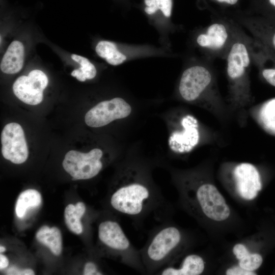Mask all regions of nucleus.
I'll return each mask as SVG.
<instances>
[{
  "instance_id": "obj_1",
  "label": "nucleus",
  "mask_w": 275,
  "mask_h": 275,
  "mask_svg": "<svg viewBox=\"0 0 275 275\" xmlns=\"http://www.w3.org/2000/svg\"><path fill=\"white\" fill-rule=\"evenodd\" d=\"M109 203L112 209L129 218L138 230L153 218L170 220L171 205L154 183L147 165L127 161L120 168Z\"/></svg>"
},
{
  "instance_id": "obj_2",
  "label": "nucleus",
  "mask_w": 275,
  "mask_h": 275,
  "mask_svg": "<svg viewBox=\"0 0 275 275\" xmlns=\"http://www.w3.org/2000/svg\"><path fill=\"white\" fill-rule=\"evenodd\" d=\"M183 241V233L169 221L151 229L145 245L139 249L146 274H155L174 260Z\"/></svg>"
},
{
  "instance_id": "obj_3",
  "label": "nucleus",
  "mask_w": 275,
  "mask_h": 275,
  "mask_svg": "<svg viewBox=\"0 0 275 275\" xmlns=\"http://www.w3.org/2000/svg\"><path fill=\"white\" fill-rule=\"evenodd\" d=\"M100 243L121 263L142 274H146L140 250L130 242L117 220L106 219L98 225Z\"/></svg>"
},
{
  "instance_id": "obj_4",
  "label": "nucleus",
  "mask_w": 275,
  "mask_h": 275,
  "mask_svg": "<svg viewBox=\"0 0 275 275\" xmlns=\"http://www.w3.org/2000/svg\"><path fill=\"white\" fill-rule=\"evenodd\" d=\"M249 37L242 28L225 58L231 92L236 99L245 98L249 94L248 73L252 62L249 46Z\"/></svg>"
},
{
  "instance_id": "obj_5",
  "label": "nucleus",
  "mask_w": 275,
  "mask_h": 275,
  "mask_svg": "<svg viewBox=\"0 0 275 275\" xmlns=\"http://www.w3.org/2000/svg\"><path fill=\"white\" fill-rule=\"evenodd\" d=\"M181 197L190 209L195 206L208 218L223 221L228 218L230 210L216 187L209 183L201 184L196 188L181 186Z\"/></svg>"
},
{
  "instance_id": "obj_6",
  "label": "nucleus",
  "mask_w": 275,
  "mask_h": 275,
  "mask_svg": "<svg viewBox=\"0 0 275 275\" xmlns=\"http://www.w3.org/2000/svg\"><path fill=\"white\" fill-rule=\"evenodd\" d=\"M241 29L242 28L233 21L212 22L198 36L196 42L210 56L225 59L231 44Z\"/></svg>"
},
{
  "instance_id": "obj_7",
  "label": "nucleus",
  "mask_w": 275,
  "mask_h": 275,
  "mask_svg": "<svg viewBox=\"0 0 275 275\" xmlns=\"http://www.w3.org/2000/svg\"><path fill=\"white\" fill-rule=\"evenodd\" d=\"M213 84V75L211 69L203 65H195L183 71L178 91L183 100L195 102L208 94Z\"/></svg>"
},
{
  "instance_id": "obj_8",
  "label": "nucleus",
  "mask_w": 275,
  "mask_h": 275,
  "mask_svg": "<svg viewBox=\"0 0 275 275\" xmlns=\"http://www.w3.org/2000/svg\"><path fill=\"white\" fill-rule=\"evenodd\" d=\"M102 151L94 148L87 153L75 150L68 152L63 161L64 170L73 180H86L96 176L103 168Z\"/></svg>"
},
{
  "instance_id": "obj_9",
  "label": "nucleus",
  "mask_w": 275,
  "mask_h": 275,
  "mask_svg": "<svg viewBox=\"0 0 275 275\" xmlns=\"http://www.w3.org/2000/svg\"><path fill=\"white\" fill-rule=\"evenodd\" d=\"M131 111V106L126 100L115 97L93 106L86 113L85 121L90 127H100L113 121L127 117Z\"/></svg>"
},
{
  "instance_id": "obj_10",
  "label": "nucleus",
  "mask_w": 275,
  "mask_h": 275,
  "mask_svg": "<svg viewBox=\"0 0 275 275\" xmlns=\"http://www.w3.org/2000/svg\"><path fill=\"white\" fill-rule=\"evenodd\" d=\"M48 83L47 76L43 71L33 70L28 76H21L15 80L13 91L15 95L23 102L37 105L42 102L43 92Z\"/></svg>"
},
{
  "instance_id": "obj_11",
  "label": "nucleus",
  "mask_w": 275,
  "mask_h": 275,
  "mask_svg": "<svg viewBox=\"0 0 275 275\" xmlns=\"http://www.w3.org/2000/svg\"><path fill=\"white\" fill-rule=\"evenodd\" d=\"M2 152L4 157L12 162L20 164L26 161L29 155L24 131L16 123L5 125L1 134Z\"/></svg>"
},
{
  "instance_id": "obj_12",
  "label": "nucleus",
  "mask_w": 275,
  "mask_h": 275,
  "mask_svg": "<svg viewBox=\"0 0 275 275\" xmlns=\"http://www.w3.org/2000/svg\"><path fill=\"white\" fill-rule=\"evenodd\" d=\"M234 175L240 196L246 200L254 199L262 187L260 176L255 166L249 163H240L235 168Z\"/></svg>"
},
{
  "instance_id": "obj_13",
  "label": "nucleus",
  "mask_w": 275,
  "mask_h": 275,
  "mask_svg": "<svg viewBox=\"0 0 275 275\" xmlns=\"http://www.w3.org/2000/svg\"><path fill=\"white\" fill-rule=\"evenodd\" d=\"M205 268L204 261L199 255L190 254L185 256L180 265L176 266L166 265L155 274L159 275H199Z\"/></svg>"
},
{
  "instance_id": "obj_14",
  "label": "nucleus",
  "mask_w": 275,
  "mask_h": 275,
  "mask_svg": "<svg viewBox=\"0 0 275 275\" xmlns=\"http://www.w3.org/2000/svg\"><path fill=\"white\" fill-rule=\"evenodd\" d=\"M183 130L175 134L173 141L174 147L180 152H187L196 145L199 134L196 120L191 117H186L182 120Z\"/></svg>"
},
{
  "instance_id": "obj_15",
  "label": "nucleus",
  "mask_w": 275,
  "mask_h": 275,
  "mask_svg": "<svg viewBox=\"0 0 275 275\" xmlns=\"http://www.w3.org/2000/svg\"><path fill=\"white\" fill-rule=\"evenodd\" d=\"M24 58L23 44L17 40L12 41L5 52L1 63V70L6 74H15L22 69Z\"/></svg>"
},
{
  "instance_id": "obj_16",
  "label": "nucleus",
  "mask_w": 275,
  "mask_h": 275,
  "mask_svg": "<svg viewBox=\"0 0 275 275\" xmlns=\"http://www.w3.org/2000/svg\"><path fill=\"white\" fill-rule=\"evenodd\" d=\"M37 240L47 246L56 256H59L62 251V238L60 230L56 227H41L36 234Z\"/></svg>"
},
{
  "instance_id": "obj_17",
  "label": "nucleus",
  "mask_w": 275,
  "mask_h": 275,
  "mask_svg": "<svg viewBox=\"0 0 275 275\" xmlns=\"http://www.w3.org/2000/svg\"><path fill=\"white\" fill-rule=\"evenodd\" d=\"M95 51L100 57L113 66L120 65L126 59V57L119 51L115 43L109 41L99 42L96 46Z\"/></svg>"
},
{
  "instance_id": "obj_18",
  "label": "nucleus",
  "mask_w": 275,
  "mask_h": 275,
  "mask_svg": "<svg viewBox=\"0 0 275 275\" xmlns=\"http://www.w3.org/2000/svg\"><path fill=\"white\" fill-rule=\"evenodd\" d=\"M41 202V194L37 190L29 189L22 191L16 201V215L19 218L23 217L29 209L39 206Z\"/></svg>"
},
{
  "instance_id": "obj_19",
  "label": "nucleus",
  "mask_w": 275,
  "mask_h": 275,
  "mask_svg": "<svg viewBox=\"0 0 275 275\" xmlns=\"http://www.w3.org/2000/svg\"><path fill=\"white\" fill-rule=\"evenodd\" d=\"M71 58L80 65V68L73 70L71 75L80 81L91 79L96 75L95 66L86 58L76 54H72Z\"/></svg>"
},
{
  "instance_id": "obj_20",
  "label": "nucleus",
  "mask_w": 275,
  "mask_h": 275,
  "mask_svg": "<svg viewBox=\"0 0 275 275\" xmlns=\"http://www.w3.org/2000/svg\"><path fill=\"white\" fill-rule=\"evenodd\" d=\"M260 118L266 129L275 133V98L263 104L260 110Z\"/></svg>"
},
{
  "instance_id": "obj_21",
  "label": "nucleus",
  "mask_w": 275,
  "mask_h": 275,
  "mask_svg": "<svg viewBox=\"0 0 275 275\" xmlns=\"http://www.w3.org/2000/svg\"><path fill=\"white\" fill-rule=\"evenodd\" d=\"M64 218L67 227L71 232L76 234L82 232L81 217L76 212L75 205L70 204L66 206L64 211Z\"/></svg>"
},
{
  "instance_id": "obj_22",
  "label": "nucleus",
  "mask_w": 275,
  "mask_h": 275,
  "mask_svg": "<svg viewBox=\"0 0 275 275\" xmlns=\"http://www.w3.org/2000/svg\"><path fill=\"white\" fill-rule=\"evenodd\" d=\"M144 3L146 5L145 11L147 14L152 15L160 11L164 16H171L172 0H144Z\"/></svg>"
},
{
  "instance_id": "obj_23",
  "label": "nucleus",
  "mask_w": 275,
  "mask_h": 275,
  "mask_svg": "<svg viewBox=\"0 0 275 275\" xmlns=\"http://www.w3.org/2000/svg\"><path fill=\"white\" fill-rule=\"evenodd\" d=\"M263 261L261 256L258 254H249L239 260V266L242 268L253 271L258 268Z\"/></svg>"
},
{
  "instance_id": "obj_24",
  "label": "nucleus",
  "mask_w": 275,
  "mask_h": 275,
  "mask_svg": "<svg viewBox=\"0 0 275 275\" xmlns=\"http://www.w3.org/2000/svg\"><path fill=\"white\" fill-rule=\"evenodd\" d=\"M83 274L84 275H101L103 273L97 263L93 261H89L85 265Z\"/></svg>"
},
{
  "instance_id": "obj_25",
  "label": "nucleus",
  "mask_w": 275,
  "mask_h": 275,
  "mask_svg": "<svg viewBox=\"0 0 275 275\" xmlns=\"http://www.w3.org/2000/svg\"><path fill=\"white\" fill-rule=\"evenodd\" d=\"M261 73L264 78L271 85L275 87V67L263 68Z\"/></svg>"
},
{
  "instance_id": "obj_26",
  "label": "nucleus",
  "mask_w": 275,
  "mask_h": 275,
  "mask_svg": "<svg viewBox=\"0 0 275 275\" xmlns=\"http://www.w3.org/2000/svg\"><path fill=\"white\" fill-rule=\"evenodd\" d=\"M233 252L239 260L250 254L245 246L242 244H236L233 249Z\"/></svg>"
},
{
  "instance_id": "obj_27",
  "label": "nucleus",
  "mask_w": 275,
  "mask_h": 275,
  "mask_svg": "<svg viewBox=\"0 0 275 275\" xmlns=\"http://www.w3.org/2000/svg\"><path fill=\"white\" fill-rule=\"evenodd\" d=\"M228 275H254L253 271L246 270L239 266H234L228 269L226 271Z\"/></svg>"
},
{
  "instance_id": "obj_28",
  "label": "nucleus",
  "mask_w": 275,
  "mask_h": 275,
  "mask_svg": "<svg viewBox=\"0 0 275 275\" xmlns=\"http://www.w3.org/2000/svg\"><path fill=\"white\" fill-rule=\"evenodd\" d=\"M9 274H21V275H34V271L31 269H25L22 270H18L15 267L9 268L8 270Z\"/></svg>"
},
{
  "instance_id": "obj_29",
  "label": "nucleus",
  "mask_w": 275,
  "mask_h": 275,
  "mask_svg": "<svg viewBox=\"0 0 275 275\" xmlns=\"http://www.w3.org/2000/svg\"><path fill=\"white\" fill-rule=\"evenodd\" d=\"M75 211L77 214L81 217L85 213L86 207L85 204L82 202H78L75 205Z\"/></svg>"
},
{
  "instance_id": "obj_30",
  "label": "nucleus",
  "mask_w": 275,
  "mask_h": 275,
  "mask_svg": "<svg viewBox=\"0 0 275 275\" xmlns=\"http://www.w3.org/2000/svg\"><path fill=\"white\" fill-rule=\"evenodd\" d=\"M9 265L8 258L4 255L0 254V269H3L6 268Z\"/></svg>"
},
{
  "instance_id": "obj_31",
  "label": "nucleus",
  "mask_w": 275,
  "mask_h": 275,
  "mask_svg": "<svg viewBox=\"0 0 275 275\" xmlns=\"http://www.w3.org/2000/svg\"><path fill=\"white\" fill-rule=\"evenodd\" d=\"M220 3H226L229 5H235L238 2V0H215Z\"/></svg>"
},
{
  "instance_id": "obj_32",
  "label": "nucleus",
  "mask_w": 275,
  "mask_h": 275,
  "mask_svg": "<svg viewBox=\"0 0 275 275\" xmlns=\"http://www.w3.org/2000/svg\"><path fill=\"white\" fill-rule=\"evenodd\" d=\"M271 41L272 45L275 49V32L272 34Z\"/></svg>"
},
{
  "instance_id": "obj_33",
  "label": "nucleus",
  "mask_w": 275,
  "mask_h": 275,
  "mask_svg": "<svg viewBox=\"0 0 275 275\" xmlns=\"http://www.w3.org/2000/svg\"><path fill=\"white\" fill-rule=\"evenodd\" d=\"M5 251H6V248L3 246L1 245L0 246V252H1V253L5 252Z\"/></svg>"
},
{
  "instance_id": "obj_34",
  "label": "nucleus",
  "mask_w": 275,
  "mask_h": 275,
  "mask_svg": "<svg viewBox=\"0 0 275 275\" xmlns=\"http://www.w3.org/2000/svg\"><path fill=\"white\" fill-rule=\"evenodd\" d=\"M269 3L275 7V0H269Z\"/></svg>"
}]
</instances>
